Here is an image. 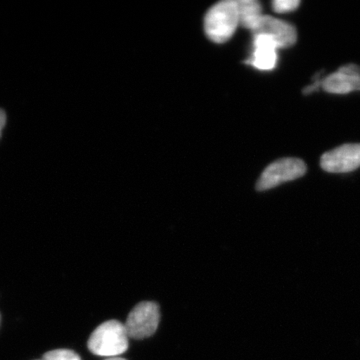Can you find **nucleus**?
I'll return each instance as SVG.
<instances>
[{"instance_id":"1","label":"nucleus","mask_w":360,"mask_h":360,"mask_svg":"<svg viewBox=\"0 0 360 360\" xmlns=\"http://www.w3.org/2000/svg\"><path fill=\"white\" fill-rule=\"evenodd\" d=\"M129 338L124 324L117 321H108L92 333L87 345L92 354L113 359L120 357L129 349Z\"/></svg>"},{"instance_id":"2","label":"nucleus","mask_w":360,"mask_h":360,"mask_svg":"<svg viewBox=\"0 0 360 360\" xmlns=\"http://www.w3.org/2000/svg\"><path fill=\"white\" fill-rule=\"evenodd\" d=\"M239 25L238 6L234 0H224L213 6L205 18V30L208 39L224 44L231 39Z\"/></svg>"},{"instance_id":"3","label":"nucleus","mask_w":360,"mask_h":360,"mask_svg":"<svg viewBox=\"0 0 360 360\" xmlns=\"http://www.w3.org/2000/svg\"><path fill=\"white\" fill-rule=\"evenodd\" d=\"M307 165L300 158H283L265 168L257 184L258 191H269L307 174Z\"/></svg>"},{"instance_id":"4","label":"nucleus","mask_w":360,"mask_h":360,"mask_svg":"<svg viewBox=\"0 0 360 360\" xmlns=\"http://www.w3.org/2000/svg\"><path fill=\"white\" fill-rule=\"evenodd\" d=\"M160 321V307L155 302H143L135 305L124 323L129 338L144 340L155 335Z\"/></svg>"},{"instance_id":"5","label":"nucleus","mask_w":360,"mask_h":360,"mask_svg":"<svg viewBox=\"0 0 360 360\" xmlns=\"http://www.w3.org/2000/svg\"><path fill=\"white\" fill-rule=\"evenodd\" d=\"M322 169L331 174H347L360 167V144H343L321 156Z\"/></svg>"},{"instance_id":"6","label":"nucleus","mask_w":360,"mask_h":360,"mask_svg":"<svg viewBox=\"0 0 360 360\" xmlns=\"http://www.w3.org/2000/svg\"><path fill=\"white\" fill-rule=\"evenodd\" d=\"M253 35H269L278 45L279 49L292 46L297 39L295 26L277 20L269 15H262L255 30Z\"/></svg>"},{"instance_id":"7","label":"nucleus","mask_w":360,"mask_h":360,"mask_svg":"<svg viewBox=\"0 0 360 360\" xmlns=\"http://www.w3.org/2000/svg\"><path fill=\"white\" fill-rule=\"evenodd\" d=\"M253 45L252 58L246 63L259 70H274L277 63L276 49H279L276 42L269 35H255Z\"/></svg>"},{"instance_id":"8","label":"nucleus","mask_w":360,"mask_h":360,"mask_svg":"<svg viewBox=\"0 0 360 360\" xmlns=\"http://www.w3.org/2000/svg\"><path fill=\"white\" fill-rule=\"evenodd\" d=\"M321 87L328 94H347L350 92L359 91L360 75L352 77L335 71L333 75L322 79Z\"/></svg>"},{"instance_id":"9","label":"nucleus","mask_w":360,"mask_h":360,"mask_svg":"<svg viewBox=\"0 0 360 360\" xmlns=\"http://www.w3.org/2000/svg\"><path fill=\"white\" fill-rule=\"evenodd\" d=\"M239 25L252 32L262 18V6L255 0H238Z\"/></svg>"},{"instance_id":"10","label":"nucleus","mask_w":360,"mask_h":360,"mask_svg":"<svg viewBox=\"0 0 360 360\" xmlns=\"http://www.w3.org/2000/svg\"><path fill=\"white\" fill-rule=\"evenodd\" d=\"M44 360H82L77 352L70 349H56L46 352Z\"/></svg>"},{"instance_id":"11","label":"nucleus","mask_w":360,"mask_h":360,"mask_svg":"<svg viewBox=\"0 0 360 360\" xmlns=\"http://www.w3.org/2000/svg\"><path fill=\"white\" fill-rule=\"evenodd\" d=\"M300 4V0H276L272 2V7L277 13H286L295 11Z\"/></svg>"},{"instance_id":"12","label":"nucleus","mask_w":360,"mask_h":360,"mask_svg":"<svg viewBox=\"0 0 360 360\" xmlns=\"http://www.w3.org/2000/svg\"><path fill=\"white\" fill-rule=\"evenodd\" d=\"M338 72L343 73V75H352V77H359L360 68L359 65L350 63V65L341 66Z\"/></svg>"},{"instance_id":"13","label":"nucleus","mask_w":360,"mask_h":360,"mask_svg":"<svg viewBox=\"0 0 360 360\" xmlns=\"http://www.w3.org/2000/svg\"><path fill=\"white\" fill-rule=\"evenodd\" d=\"M322 84V79L314 80V84L309 85V86L304 87L303 89L302 92L305 96H309V94H314V92L317 91L319 89H321Z\"/></svg>"},{"instance_id":"14","label":"nucleus","mask_w":360,"mask_h":360,"mask_svg":"<svg viewBox=\"0 0 360 360\" xmlns=\"http://www.w3.org/2000/svg\"><path fill=\"white\" fill-rule=\"evenodd\" d=\"M6 122V115L4 110H0V136H1L2 129H4V125Z\"/></svg>"},{"instance_id":"15","label":"nucleus","mask_w":360,"mask_h":360,"mask_svg":"<svg viewBox=\"0 0 360 360\" xmlns=\"http://www.w3.org/2000/svg\"><path fill=\"white\" fill-rule=\"evenodd\" d=\"M105 360H127V359H122V357H113V359H108Z\"/></svg>"},{"instance_id":"16","label":"nucleus","mask_w":360,"mask_h":360,"mask_svg":"<svg viewBox=\"0 0 360 360\" xmlns=\"http://www.w3.org/2000/svg\"><path fill=\"white\" fill-rule=\"evenodd\" d=\"M0 319H1V315H0Z\"/></svg>"},{"instance_id":"17","label":"nucleus","mask_w":360,"mask_h":360,"mask_svg":"<svg viewBox=\"0 0 360 360\" xmlns=\"http://www.w3.org/2000/svg\"><path fill=\"white\" fill-rule=\"evenodd\" d=\"M42 360H44V359H42Z\"/></svg>"}]
</instances>
